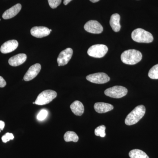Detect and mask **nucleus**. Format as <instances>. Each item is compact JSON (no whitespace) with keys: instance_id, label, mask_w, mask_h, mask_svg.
<instances>
[{"instance_id":"obj_3","label":"nucleus","mask_w":158,"mask_h":158,"mask_svg":"<svg viewBox=\"0 0 158 158\" xmlns=\"http://www.w3.org/2000/svg\"><path fill=\"white\" fill-rule=\"evenodd\" d=\"M131 37L133 40L138 43H149L153 40V37L150 32L141 28L136 29L133 31Z\"/></svg>"},{"instance_id":"obj_16","label":"nucleus","mask_w":158,"mask_h":158,"mask_svg":"<svg viewBox=\"0 0 158 158\" xmlns=\"http://www.w3.org/2000/svg\"><path fill=\"white\" fill-rule=\"evenodd\" d=\"M120 16L119 14L115 13L112 15L110 20V25L114 32H118L121 28L120 21Z\"/></svg>"},{"instance_id":"obj_5","label":"nucleus","mask_w":158,"mask_h":158,"mask_svg":"<svg viewBox=\"0 0 158 158\" xmlns=\"http://www.w3.org/2000/svg\"><path fill=\"white\" fill-rule=\"evenodd\" d=\"M127 89L121 86H115L108 88L105 91V94L106 96L115 98H120L127 94Z\"/></svg>"},{"instance_id":"obj_10","label":"nucleus","mask_w":158,"mask_h":158,"mask_svg":"<svg viewBox=\"0 0 158 158\" xmlns=\"http://www.w3.org/2000/svg\"><path fill=\"white\" fill-rule=\"evenodd\" d=\"M41 65L39 63H36L32 65L24 76V80L26 81H29L33 80L37 76L41 70Z\"/></svg>"},{"instance_id":"obj_17","label":"nucleus","mask_w":158,"mask_h":158,"mask_svg":"<svg viewBox=\"0 0 158 158\" xmlns=\"http://www.w3.org/2000/svg\"><path fill=\"white\" fill-rule=\"evenodd\" d=\"M70 107L73 113L77 116H81L85 111L84 105L79 101L74 102L70 105Z\"/></svg>"},{"instance_id":"obj_30","label":"nucleus","mask_w":158,"mask_h":158,"mask_svg":"<svg viewBox=\"0 0 158 158\" xmlns=\"http://www.w3.org/2000/svg\"><path fill=\"white\" fill-rule=\"evenodd\" d=\"M50 32L52 31V30H51V29H50Z\"/></svg>"},{"instance_id":"obj_4","label":"nucleus","mask_w":158,"mask_h":158,"mask_svg":"<svg viewBox=\"0 0 158 158\" xmlns=\"http://www.w3.org/2000/svg\"><path fill=\"white\" fill-rule=\"evenodd\" d=\"M57 93L54 90H44L40 94L37 96L35 104L42 106L49 103L57 97Z\"/></svg>"},{"instance_id":"obj_8","label":"nucleus","mask_w":158,"mask_h":158,"mask_svg":"<svg viewBox=\"0 0 158 158\" xmlns=\"http://www.w3.org/2000/svg\"><path fill=\"white\" fill-rule=\"evenodd\" d=\"M84 28L89 33L94 34H100L103 31L102 26L96 20H90L86 23Z\"/></svg>"},{"instance_id":"obj_26","label":"nucleus","mask_w":158,"mask_h":158,"mask_svg":"<svg viewBox=\"0 0 158 158\" xmlns=\"http://www.w3.org/2000/svg\"><path fill=\"white\" fill-rule=\"evenodd\" d=\"M5 126V123L4 121L0 120V132L1 131H2L4 129Z\"/></svg>"},{"instance_id":"obj_25","label":"nucleus","mask_w":158,"mask_h":158,"mask_svg":"<svg viewBox=\"0 0 158 158\" xmlns=\"http://www.w3.org/2000/svg\"><path fill=\"white\" fill-rule=\"evenodd\" d=\"M6 85V82L2 77L0 76V88H4Z\"/></svg>"},{"instance_id":"obj_29","label":"nucleus","mask_w":158,"mask_h":158,"mask_svg":"<svg viewBox=\"0 0 158 158\" xmlns=\"http://www.w3.org/2000/svg\"><path fill=\"white\" fill-rule=\"evenodd\" d=\"M33 104H35V102H33Z\"/></svg>"},{"instance_id":"obj_6","label":"nucleus","mask_w":158,"mask_h":158,"mask_svg":"<svg viewBox=\"0 0 158 158\" xmlns=\"http://www.w3.org/2000/svg\"><path fill=\"white\" fill-rule=\"evenodd\" d=\"M108 48L104 44H95L88 49V54L90 56L96 58H101L107 53Z\"/></svg>"},{"instance_id":"obj_27","label":"nucleus","mask_w":158,"mask_h":158,"mask_svg":"<svg viewBox=\"0 0 158 158\" xmlns=\"http://www.w3.org/2000/svg\"><path fill=\"white\" fill-rule=\"evenodd\" d=\"M71 1H72V0H64L63 3H64V5H67V4H68Z\"/></svg>"},{"instance_id":"obj_9","label":"nucleus","mask_w":158,"mask_h":158,"mask_svg":"<svg viewBox=\"0 0 158 158\" xmlns=\"http://www.w3.org/2000/svg\"><path fill=\"white\" fill-rule=\"evenodd\" d=\"M73 54V50L71 48L65 49L59 54L57 59V62L59 66H63L68 64Z\"/></svg>"},{"instance_id":"obj_12","label":"nucleus","mask_w":158,"mask_h":158,"mask_svg":"<svg viewBox=\"0 0 158 158\" xmlns=\"http://www.w3.org/2000/svg\"><path fill=\"white\" fill-rule=\"evenodd\" d=\"M18 45V42L15 40H8L2 45L0 51L3 54L9 53L15 50Z\"/></svg>"},{"instance_id":"obj_21","label":"nucleus","mask_w":158,"mask_h":158,"mask_svg":"<svg viewBox=\"0 0 158 158\" xmlns=\"http://www.w3.org/2000/svg\"><path fill=\"white\" fill-rule=\"evenodd\" d=\"M106 127L105 126L103 125L99 126L94 130V134L95 135L97 136H100V137L104 138L106 135Z\"/></svg>"},{"instance_id":"obj_15","label":"nucleus","mask_w":158,"mask_h":158,"mask_svg":"<svg viewBox=\"0 0 158 158\" xmlns=\"http://www.w3.org/2000/svg\"><path fill=\"white\" fill-rule=\"evenodd\" d=\"M94 109L99 113H106L113 109V105L104 102H97L94 105Z\"/></svg>"},{"instance_id":"obj_23","label":"nucleus","mask_w":158,"mask_h":158,"mask_svg":"<svg viewBox=\"0 0 158 158\" xmlns=\"http://www.w3.org/2000/svg\"><path fill=\"white\" fill-rule=\"evenodd\" d=\"M14 138V136L13 134L10 133H7L6 135L2 137V141L4 143H6L10 140H13Z\"/></svg>"},{"instance_id":"obj_13","label":"nucleus","mask_w":158,"mask_h":158,"mask_svg":"<svg viewBox=\"0 0 158 158\" xmlns=\"http://www.w3.org/2000/svg\"><path fill=\"white\" fill-rule=\"evenodd\" d=\"M21 9L22 6L20 4L15 5L4 12L2 15L3 18L5 19H8L15 17L19 13Z\"/></svg>"},{"instance_id":"obj_18","label":"nucleus","mask_w":158,"mask_h":158,"mask_svg":"<svg viewBox=\"0 0 158 158\" xmlns=\"http://www.w3.org/2000/svg\"><path fill=\"white\" fill-rule=\"evenodd\" d=\"M131 158H149L146 153L140 149L132 150L129 153Z\"/></svg>"},{"instance_id":"obj_19","label":"nucleus","mask_w":158,"mask_h":158,"mask_svg":"<svg viewBox=\"0 0 158 158\" xmlns=\"http://www.w3.org/2000/svg\"><path fill=\"white\" fill-rule=\"evenodd\" d=\"M64 139L66 142L73 141L77 142L78 141L79 137L74 132L69 131L66 132L64 135Z\"/></svg>"},{"instance_id":"obj_14","label":"nucleus","mask_w":158,"mask_h":158,"mask_svg":"<svg viewBox=\"0 0 158 158\" xmlns=\"http://www.w3.org/2000/svg\"><path fill=\"white\" fill-rule=\"evenodd\" d=\"M27 56L25 54H19L9 59V65L12 66H17L22 65L27 60Z\"/></svg>"},{"instance_id":"obj_2","label":"nucleus","mask_w":158,"mask_h":158,"mask_svg":"<svg viewBox=\"0 0 158 158\" xmlns=\"http://www.w3.org/2000/svg\"><path fill=\"white\" fill-rule=\"evenodd\" d=\"M145 111L146 109L143 105L136 107L127 116L125 123L128 126L136 124L144 116Z\"/></svg>"},{"instance_id":"obj_7","label":"nucleus","mask_w":158,"mask_h":158,"mask_svg":"<svg viewBox=\"0 0 158 158\" xmlns=\"http://www.w3.org/2000/svg\"><path fill=\"white\" fill-rule=\"evenodd\" d=\"M88 81L97 84H103L110 81V77L107 74L104 73L91 74L86 77Z\"/></svg>"},{"instance_id":"obj_31","label":"nucleus","mask_w":158,"mask_h":158,"mask_svg":"<svg viewBox=\"0 0 158 158\" xmlns=\"http://www.w3.org/2000/svg\"><path fill=\"white\" fill-rule=\"evenodd\" d=\"M0 21H1V19H0Z\"/></svg>"},{"instance_id":"obj_24","label":"nucleus","mask_w":158,"mask_h":158,"mask_svg":"<svg viewBox=\"0 0 158 158\" xmlns=\"http://www.w3.org/2000/svg\"><path fill=\"white\" fill-rule=\"evenodd\" d=\"M48 4L52 9H56L60 5L62 0H48Z\"/></svg>"},{"instance_id":"obj_1","label":"nucleus","mask_w":158,"mask_h":158,"mask_svg":"<svg viewBox=\"0 0 158 158\" xmlns=\"http://www.w3.org/2000/svg\"><path fill=\"white\" fill-rule=\"evenodd\" d=\"M142 54L139 51L135 49H130L124 51L121 56V61L125 64L128 65H135L141 61Z\"/></svg>"},{"instance_id":"obj_22","label":"nucleus","mask_w":158,"mask_h":158,"mask_svg":"<svg viewBox=\"0 0 158 158\" xmlns=\"http://www.w3.org/2000/svg\"><path fill=\"white\" fill-rule=\"evenodd\" d=\"M48 114V113L46 110H41L37 115V118L40 121H43L46 118Z\"/></svg>"},{"instance_id":"obj_28","label":"nucleus","mask_w":158,"mask_h":158,"mask_svg":"<svg viewBox=\"0 0 158 158\" xmlns=\"http://www.w3.org/2000/svg\"><path fill=\"white\" fill-rule=\"evenodd\" d=\"M90 1L91 2L96 3L98 2V1H100V0H90Z\"/></svg>"},{"instance_id":"obj_11","label":"nucleus","mask_w":158,"mask_h":158,"mask_svg":"<svg viewBox=\"0 0 158 158\" xmlns=\"http://www.w3.org/2000/svg\"><path fill=\"white\" fill-rule=\"evenodd\" d=\"M50 29L44 27H34L31 29L32 36L37 38H42L48 36L50 34Z\"/></svg>"},{"instance_id":"obj_20","label":"nucleus","mask_w":158,"mask_h":158,"mask_svg":"<svg viewBox=\"0 0 158 158\" xmlns=\"http://www.w3.org/2000/svg\"><path fill=\"white\" fill-rule=\"evenodd\" d=\"M148 76L151 79H158V64L150 69Z\"/></svg>"}]
</instances>
